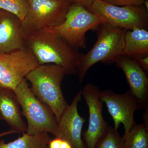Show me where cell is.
<instances>
[{
  "mask_svg": "<svg viewBox=\"0 0 148 148\" xmlns=\"http://www.w3.org/2000/svg\"><path fill=\"white\" fill-rule=\"evenodd\" d=\"M26 44L39 65L55 64L64 69L66 75L77 74L82 53L47 29H40L27 36Z\"/></svg>",
  "mask_w": 148,
  "mask_h": 148,
  "instance_id": "obj_1",
  "label": "cell"
},
{
  "mask_svg": "<svg viewBox=\"0 0 148 148\" xmlns=\"http://www.w3.org/2000/svg\"><path fill=\"white\" fill-rule=\"evenodd\" d=\"M66 75L64 69L53 64L39 65L26 76L30 90L42 103L51 109L57 121L69 106L61 89Z\"/></svg>",
  "mask_w": 148,
  "mask_h": 148,
  "instance_id": "obj_2",
  "label": "cell"
},
{
  "mask_svg": "<svg viewBox=\"0 0 148 148\" xmlns=\"http://www.w3.org/2000/svg\"><path fill=\"white\" fill-rule=\"evenodd\" d=\"M98 28L96 42L88 53L82 54L78 64L77 74L80 83L90 67L99 62L110 65L115 63L124 49L127 30L106 24H101Z\"/></svg>",
  "mask_w": 148,
  "mask_h": 148,
  "instance_id": "obj_3",
  "label": "cell"
},
{
  "mask_svg": "<svg viewBox=\"0 0 148 148\" xmlns=\"http://www.w3.org/2000/svg\"><path fill=\"white\" fill-rule=\"evenodd\" d=\"M14 92L27 121L26 133L35 136L44 133L57 136L58 121L53 112L32 93L26 79L22 80Z\"/></svg>",
  "mask_w": 148,
  "mask_h": 148,
  "instance_id": "obj_4",
  "label": "cell"
},
{
  "mask_svg": "<svg viewBox=\"0 0 148 148\" xmlns=\"http://www.w3.org/2000/svg\"><path fill=\"white\" fill-rule=\"evenodd\" d=\"M101 24L100 18L83 5L71 3L66 19L61 25L47 29L60 37L74 48L86 46V34Z\"/></svg>",
  "mask_w": 148,
  "mask_h": 148,
  "instance_id": "obj_5",
  "label": "cell"
},
{
  "mask_svg": "<svg viewBox=\"0 0 148 148\" xmlns=\"http://www.w3.org/2000/svg\"><path fill=\"white\" fill-rule=\"evenodd\" d=\"M88 9L99 17L101 24L127 30L148 28V7L145 5L119 6L96 0Z\"/></svg>",
  "mask_w": 148,
  "mask_h": 148,
  "instance_id": "obj_6",
  "label": "cell"
},
{
  "mask_svg": "<svg viewBox=\"0 0 148 148\" xmlns=\"http://www.w3.org/2000/svg\"><path fill=\"white\" fill-rule=\"evenodd\" d=\"M29 9L22 21L27 36L38 30L58 27L66 19L71 3L58 0H27Z\"/></svg>",
  "mask_w": 148,
  "mask_h": 148,
  "instance_id": "obj_7",
  "label": "cell"
},
{
  "mask_svg": "<svg viewBox=\"0 0 148 148\" xmlns=\"http://www.w3.org/2000/svg\"><path fill=\"white\" fill-rule=\"evenodd\" d=\"M39 65L27 47L9 53L0 52V86L14 91L26 76Z\"/></svg>",
  "mask_w": 148,
  "mask_h": 148,
  "instance_id": "obj_8",
  "label": "cell"
},
{
  "mask_svg": "<svg viewBox=\"0 0 148 148\" xmlns=\"http://www.w3.org/2000/svg\"><path fill=\"white\" fill-rule=\"evenodd\" d=\"M100 96L113 120L114 128L118 130L121 124H123V137H125L137 124L134 114L135 111L139 110L138 101L130 90L121 94H116L111 90H103L100 92Z\"/></svg>",
  "mask_w": 148,
  "mask_h": 148,
  "instance_id": "obj_9",
  "label": "cell"
},
{
  "mask_svg": "<svg viewBox=\"0 0 148 148\" xmlns=\"http://www.w3.org/2000/svg\"><path fill=\"white\" fill-rule=\"evenodd\" d=\"M100 92L99 88L91 83L86 85L82 90L89 111L88 127L82 134L87 148H95L97 141L109 126L102 114L103 103L100 98Z\"/></svg>",
  "mask_w": 148,
  "mask_h": 148,
  "instance_id": "obj_10",
  "label": "cell"
},
{
  "mask_svg": "<svg viewBox=\"0 0 148 148\" xmlns=\"http://www.w3.org/2000/svg\"><path fill=\"white\" fill-rule=\"evenodd\" d=\"M82 96L80 90L58 121L57 135L56 138L67 141L72 148H87L82 138L83 126L85 120L81 116L78 111V103Z\"/></svg>",
  "mask_w": 148,
  "mask_h": 148,
  "instance_id": "obj_11",
  "label": "cell"
},
{
  "mask_svg": "<svg viewBox=\"0 0 148 148\" xmlns=\"http://www.w3.org/2000/svg\"><path fill=\"white\" fill-rule=\"evenodd\" d=\"M122 70L130 87V92L138 101L139 109L148 108V78L146 72L134 59L120 56L116 61Z\"/></svg>",
  "mask_w": 148,
  "mask_h": 148,
  "instance_id": "obj_12",
  "label": "cell"
},
{
  "mask_svg": "<svg viewBox=\"0 0 148 148\" xmlns=\"http://www.w3.org/2000/svg\"><path fill=\"white\" fill-rule=\"evenodd\" d=\"M26 38L21 19L0 9V52L9 53L26 48Z\"/></svg>",
  "mask_w": 148,
  "mask_h": 148,
  "instance_id": "obj_13",
  "label": "cell"
},
{
  "mask_svg": "<svg viewBox=\"0 0 148 148\" xmlns=\"http://www.w3.org/2000/svg\"><path fill=\"white\" fill-rule=\"evenodd\" d=\"M20 104L14 90L0 86V115L11 129L26 133L27 125L22 119Z\"/></svg>",
  "mask_w": 148,
  "mask_h": 148,
  "instance_id": "obj_14",
  "label": "cell"
},
{
  "mask_svg": "<svg viewBox=\"0 0 148 148\" xmlns=\"http://www.w3.org/2000/svg\"><path fill=\"white\" fill-rule=\"evenodd\" d=\"M121 56L136 60L148 56V32L146 29L127 30Z\"/></svg>",
  "mask_w": 148,
  "mask_h": 148,
  "instance_id": "obj_15",
  "label": "cell"
},
{
  "mask_svg": "<svg viewBox=\"0 0 148 148\" xmlns=\"http://www.w3.org/2000/svg\"><path fill=\"white\" fill-rule=\"evenodd\" d=\"M51 140L48 133L32 136L26 132L9 143H6L4 139L0 140V148H48Z\"/></svg>",
  "mask_w": 148,
  "mask_h": 148,
  "instance_id": "obj_16",
  "label": "cell"
},
{
  "mask_svg": "<svg viewBox=\"0 0 148 148\" xmlns=\"http://www.w3.org/2000/svg\"><path fill=\"white\" fill-rule=\"evenodd\" d=\"M123 138L124 148H148V127L144 123L135 125Z\"/></svg>",
  "mask_w": 148,
  "mask_h": 148,
  "instance_id": "obj_17",
  "label": "cell"
},
{
  "mask_svg": "<svg viewBox=\"0 0 148 148\" xmlns=\"http://www.w3.org/2000/svg\"><path fill=\"white\" fill-rule=\"evenodd\" d=\"M124 140L118 130L109 126L95 145V148H124Z\"/></svg>",
  "mask_w": 148,
  "mask_h": 148,
  "instance_id": "obj_18",
  "label": "cell"
},
{
  "mask_svg": "<svg viewBox=\"0 0 148 148\" xmlns=\"http://www.w3.org/2000/svg\"><path fill=\"white\" fill-rule=\"evenodd\" d=\"M0 9L16 15L22 21L29 9L27 0H0Z\"/></svg>",
  "mask_w": 148,
  "mask_h": 148,
  "instance_id": "obj_19",
  "label": "cell"
},
{
  "mask_svg": "<svg viewBox=\"0 0 148 148\" xmlns=\"http://www.w3.org/2000/svg\"><path fill=\"white\" fill-rule=\"evenodd\" d=\"M111 4L119 6H141L145 5L148 0H101Z\"/></svg>",
  "mask_w": 148,
  "mask_h": 148,
  "instance_id": "obj_20",
  "label": "cell"
},
{
  "mask_svg": "<svg viewBox=\"0 0 148 148\" xmlns=\"http://www.w3.org/2000/svg\"><path fill=\"white\" fill-rule=\"evenodd\" d=\"M135 60L145 71H148V56Z\"/></svg>",
  "mask_w": 148,
  "mask_h": 148,
  "instance_id": "obj_21",
  "label": "cell"
},
{
  "mask_svg": "<svg viewBox=\"0 0 148 148\" xmlns=\"http://www.w3.org/2000/svg\"><path fill=\"white\" fill-rule=\"evenodd\" d=\"M71 3H76L88 8L96 0H71Z\"/></svg>",
  "mask_w": 148,
  "mask_h": 148,
  "instance_id": "obj_22",
  "label": "cell"
},
{
  "mask_svg": "<svg viewBox=\"0 0 148 148\" xmlns=\"http://www.w3.org/2000/svg\"><path fill=\"white\" fill-rule=\"evenodd\" d=\"M62 139L58 138H55L50 140L48 144V148H60Z\"/></svg>",
  "mask_w": 148,
  "mask_h": 148,
  "instance_id": "obj_23",
  "label": "cell"
},
{
  "mask_svg": "<svg viewBox=\"0 0 148 148\" xmlns=\"http://www.w3.org/2000/svg\"><path fill=\"white\" fill-rule=\"evenodd\" d=\"M18 133V132L15 130H12L10 129V130L8 131H4L2 132H0V138L4 137V136H7V135H12V134H16Z\"/></svg>",
  "mask_w": 148,
  "mask_h": 148,
  "instance_id": "obj_24",
  "label": "cell"
},
{
  "mask_svg": "<svg viewBox=\"0 0 148 148\" xmlns=\"http://www.w3.org/2000/svg\"><path fill=\"white\" fill-rule=\"evenodd\" d=\"M60 148H72L70 143L66 140H62Z\"/></svg>",
  "mask_w": 148,
  "mask_h": 148,
  "instance_id": "obj_25",
  "label": "cell"
},
{
  "mask_svg": "<svg viewBox=\"0 0 148 148\" xmlns=\"http://www.w3.org/2000/svg\"><path fill=\"white\" fill-rule=\"evenodd\" d=\"M58 1H64L69 2L71 3V0H58Z\"/></svg>",
  "mask_w": 148,
  "mask_h": 148,
  "instance_id": "obj_26",
  "label": "cell"
},
{
  "mask_svg": "<svg viewBox=\"0 0 148 148\" xmlns=\"http://www.w3.org/2000/svg\"><path fill=\"white\" fill-rule=\"evenodd\" d=\"M2 120L1 117V115H0V120Z\"/></svg>",
  "mask_w": 148,
  "mask_h": 148,
  "instance_id": "obj_27",
  "label": "cell"
}]
</instances>
